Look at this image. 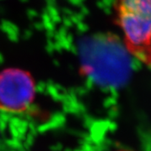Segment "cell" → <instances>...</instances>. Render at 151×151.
Returning a JSON list of instances; mask_svg holds the SVG:
<instances>
[{
	"instance_id": "obj_3",
	"label": "cell",
	"mask_w": 151,
	"mask_h": 151,
	"mask_svg": "<svg viewBox=\"0 0 151 151\" xmlns=\"http://www.w3.org/2000/svg\"><path fill=\"white\" fill-rule=\"evenodd\" d=\"M115 151H134V150H128V149H121V150H115Z\"/></svg>"
},
{
	"instance_id": "obj_2",
	"label": "cell",
	"mask_w": 151,
	"mask_h": 151,
	"mask_svg": "<svg viewBox=\"0 0 151 151\" xmlns=\"http://www.w3.org/2000/svg\"><path fill=\"white\" fill-rule=\"evenodd\" d=\"M35 83L31 74L19 68H9L0 72V110L21 113L33 103Z\"/></svg>"
},
{
	"instance_id": "obj_1",
	"label": "cell",
	"mask_w": 151,
	"mask_h": 151,
	"mask_svg": "<svg viewBox=\"0 0 151 151\" xmlns=\"http://www.w3.org/2000/svg\"><path fill=\"white\" fill-rule=\"evenodd\" d=\"M114 8L128 52L151 66V0H117Z\"/></svg>"
}]
</instances>
